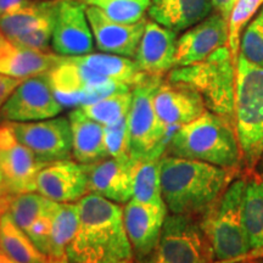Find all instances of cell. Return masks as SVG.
Returning <instances> with one entry per match:
<instances>
[{
  "instance_id": "8",
  "label": "cell",
  "mask_w": 263,
  "mask_h": 263,
  "mask_svg": "<svg viewBox=\"0 0 263 263\" xmlns=\"http://www.w3.org/2000/svg\"><path fill=\"white\" fill-rule=\"evenodd\" d=\"M215 252L200 221L168 213L155 250L139 263H215Z\"/></svg>"
},
{
  "instance_id": "33",
  "label": "cell",
  "mask_w": 263,
  "mask_h": 263,
  "mask_svg": "<svg viewBox=\"0 0 263 263\" xmlns=\"http://www.w3.org/2000/svg\"><path fill=\"white\" fill-rule=\"evenodd\" d=\"M239 54L252 64L263 67V8L244 29Z\"/></svg>"
},
{
  "instance_id": "44",
  "label": "cell",
  "mask_w": 263,
  "mask_h": 263,
  "mask_svg": "<svg viewBox=\"0 0 263 263\" xmlns=\"http://www.w3.org/2000/svg\"><path fill=\"white\" fill-rule=\"evenodd\" d=\"M8 41H9V39L6 38V35L4 34V33H3L2 29H0V49L4 47V44H5V43L8 42Z\"/></svg>"
},
{
  "instance_id": "30",
  "label": "cell",
  "mask_w": 263,
  "mask_h": 263,
  "mask_svg": "<svg viewBox=\"0 0 263 263\" xmlns=\"http://www.w3.org/2000/svg\"><path fill=\"white\" fill-rule=\"evenodd\" d=\"M132 89L121 90L107 95L97 103L81 106L82 111L91 120L97 121L103 126L112 124L121 118L128 116L132 105Z\"/></svg>"
},
{
  "instance_id": "39",
  "label": "cell",
  "mask_w": 263,
  "mask_h": 263,
  "mask_svg": "<svg viewBox=\"0 0 263 263\" xmlns=\"http://www.w3.org/2000/svg\"><path fill=\"white\" fill-rule=\"evenodd\" d=\"M213 9L216 12H219L223 17L229 20L230 12H232L233 8H234L238 0H211Z\"/></svg>"
},
{
  "instance_id": "3",
  "label": "cell",
  "mask_w": 263,
  "mask_h": 263,
  "mask_svg": "<svg viewBox=\"0 0 263 263\" xmlns=\"http://www.w3.org/2000/svg\"><path fill=\"white\" fill-rule=\"evenodd\" d=\"M164 155L201 161L238 172L244 167L234 121L211 111L177 129Z\"/></svg>"
},
{
  "instance_id": "23",
  "label": "cell",
  "mask_w": 263,
  "mask_h": 263,
  "mask_svg": "<svg viewBox=\"0 0 263 263\" xmlns=\"http://www.w3.org/2000/svg\"><path fill=\"white\" fill-rule=\"evenodd\" d=\"M0 250L16 263H51V259L16 224L9 210L0 219Z\"/></svg>"
},
{
  "instance_id": "31",
  "label": "cell",
  "mask_w": 263,
  "mask_h": 263,
  "mask_svg": "<svg viewBox=\"0 0 263 263\" xmlns=\"http://www.w3.org/2000/svg\"><path fill=\"white\" fill-rule=\"evenodd\" d=\"M84 4L97 6L118 24L134 25L145 20L151 0H81Z\"/></svg>"
},
{
  "instance_id": "13",
  "label": "cell",
  "mask_w": 263,
  "mask_h": 263,
  "mask_svg": "<svg viewBox=\"0 0 263 263\" xmlns=\"http://www.w3.org/2000/svg\"><path fill=\"white\" fill-rule=\"evenodd\" d=\"M154 104L160 122L172 133L207 111L201 95L193 87L166 77L157 88Z\"/></svg>"
},
{
  "instance_id": "40",
  "label": "cell",
  "mask_w": 263,
  "mask_h": 263,
  "mask_svg": "<svg viewBox=\"0 0 263 263\" xmlns=\"http://www.w3.org/2000/svg\"><path fill=\"white\" fill-rule=\"evenodd\" d=\"M11 197H12V195H10V194H5V195L0 196V219H2L3 213L9 210Z\"/></svg>"
},
{
  "instance_id": "10",
  "label": "cell",
  "mask_w": 263,
  "mask_h": 263,
  "mask_svg": "<svg viewBox=\"0 0 263 263\" xmlns=\"http://www.w3.org/2000/svg\"><path fill=\"white\" fill-rule=\"evenodd\" d=\"M62 110L64 106L55 97L45 73L20 83L0 107V120L5 122H34L57 117Z\"/></svg>"
},
{
  "instance_id": "41",
  "label": "cell",
  "mask_w": 263,
  "mask_h": 263,
  "mask_svg": "<svg viewBox=\"0 0 263 263\" xmlns=\"http://www.w3.org/2000/svg\"><path fill=\"white\" fill-rule=\"evenodd\" d=\"M256 173H257V176L259 177V178L263 179V154L261 156V159H259L257 166H256Z\"/></svg>"
},
{
  "instance_id": "46",
  "label": "cell",
  "mask_w": 263,
  "mask_h": 263,
  "mask_svg": "<svg viewBox=\"0 0 263 263\" xmlns=\"http://www.w3.org/2000/svg\"><path fill=\"white\" fill-rule=\"evenodd\" d=\"M215 263H219V262H215ZM233 263H248V262H233Z\"/></svg>"
},
{
  "instance_id": "29",
  "label": "cell",
  "mask_w": 263,
  "mask_h": 263,
  "mask_svg": "<svg viewBox=\"0 0 263 263\" xmlns=\"http://www.w3.org/2000/svg\"><path fill=\"white\" fill-rule=\"evenodd\" d=\"M57 202L51 201L38 192L12 195L9 211L20 228L27 233L37 219L54 210Z\"/></svg>"
},
{
  "instance_id": "22",
  "label": "cell",
  "mask_w": 263,
  "mask_h": 263,
  "mask_svg": "<svg viewBox=\"0 0 263 263\" xmlns=\"http://www.w3.org/2000/svg\"><path fill=\"white\" fill-rule=\"evenodd\" d=\"M60 59L55 52L35 50L8 41L0 49V73L27 80L48 73Z\"/></svg>"
},
{
  "instance_id": "28",
  "label": "cell",
  "mask_w": 263,
  "mask_h": 263,
  "mask_svg": "<svg viewBox=\"0 0 263 263\" xmlns=\"http://www.w3.org/2000/svg\"><path fill=\"white\" fill-rule=\"evenodd\" d=\"M161 161L159 159L138 160L133 178V196L138 202L161 205L163 202L161 192Z\"/></svg>"
},
{
  "instance_id": "24",
  "label": "cell",
  "mask_w": 263,
  "mask_h": 263,
  "mask_svg": "<svg viewBox=\"0 0 263 263\" xmlns=\"http://www.w3.org/2000/svg\"><path fill=\"white\" fill-rule=\"evenodd\" d=\"M59 0H33L12 14L0 16V29L9 41L55 18Z\"/></svg>"
},
{
  "instance_id": "36",
  "label": "cell",
  "mask_w": 263,
  "mask_h": 263,
  "mask_svg": "<svg viewBox=\"0 0 263 263\" xmlns=\"http://www.w3.org/2000/svg\"><path fill=\"white\" fill-rule=\"evenodd\" d=\"M52 211H54V210H52ZM52 211L41 217L39 219H37V221L33 223V226L29 228L28 232L26 233V234L29 236V239L33 241V244L37 246L43 254L47 255L48 257H49V250H50Z\"/></svg>"
},
{
  "instance_id": "17",
  "label": "cell",
  "mask_w": 263,
  "mask_h": 263,
  "mask_svg": "<svg viewBox=\"0 0 263 263\" xmlns=\"http://www.w3.org/2000/svg\"><path fill=\"white\" fill-rule=\"evenodd\" d=\"M138 160L133 157L116 159L107 156L90 164H84L89 182V193L111 201L127 203L133 196V178Z\"/></svg>"
},
{
  "instance_id": "34",
  "label": "cell",
  "mask_w": 263,
  "mask_h": 263,
  "mask_svg": "<svg viewBox=\"0 0 263 263\" xmlns=\"http://www.w3.org/2000/svg\"><path fill=\"white\" fill-rule=\"evenodd\" d=\"M105 143L108 156L116 159H128L130 155V132L128 116L112 124L105 126Z\"/></svg>"
},
{
  "instance_id": "43",
  "label": "cell",
  "mask_w": 263,
  "mask_h": 263,
  "mask_svg": "<svg viewBox=\"0 0 263 263\" xmlns=\"http://www.w3.org/2000/svg\"><path fill=\"white\" fill-rule=\"evenodd\" d=\"M51 263H70V262H67L66 259H51ZM118 263H138V262L134 258H132V259H126V261L118 262Z\"/></svg>"
},
{
  "instance_id": "27",
  "label": "cell",
  "mask_w": 263,
  "mask_h": 263,
  "mask_svg": "<svg viewBox=\"0 0 263 263\" xmlns=\"http://www.w3.org/2000/svg\"><path fill=\"white\" fill-rule=\"evenodd\" d=\"M78 226H80V210L77 202H58L51 215L49 258L65 259L66 249L73 240Z\"/></svg>"
},
{
  "instance_id": "12",
  "label": "cell",
  "mask_w": 263,
  "mask_h": 263,
  "mask_svg": "<svg viewBox=\"0 0 263 263\" xmlns=\"http://www.w3.org/2000/svg\"><path fill=\"white\" fill-rule=\"evenodd\" d=\"M94 48V35L81 0H59L51 49L60 57H81Z\"/></svg>"
},
{
  "instance_id": "1",
  "label": "cell",
  "mask_w": 263,
  "mask_h": 263,
  "mask_svg": "<svg viewBox=\"0 0 263 263\" xmlns=\"http://www.w3.org/2000/svg\"><path fill=\"white\" fill-rule=\"evenodd\" d=\"M77 205L80 226L66 249V261L118 263L134 258L120 203L89 193L77 201Z\"/></svg>"
},
{
  "instance_id": "2",
  "label": "cell",
  "mask_w": 263,
  "mask_h": 263,
  "mask_svg": "<svg viewBox=\"0 0 263 263\" xmlns=\"http://www.w3.org/2000/svg\"><path fill=\"white\" fill-rule=\"evenodd\" d=\"M238 171L196 160L163 155L161 192L171 213L201 219L218 202Z\"/></svg>"
},
{
  "instance_id": "47",
  "label": "cell",
  "mask_w": 263,
  "mask_h": 263,
  "mask_svg": "<svg viewBox=\"0 0 263 263\" xmlns=\"http://www.w3.org/2000/svg\"><path fill=\"white\" fill-rule=\"evenodd\" d=\"M2 195H5V193H3L2 190H0V196H2Z\"/></svg>"
},
{
  "instance_id": "5",
  "label": "cell",
  "mask_w": 263,
  "mask_h": 263,
  "mask_svg": "<svg viewBox=\"0 0 263 263\" xmlns=\"http://www.w3.org/2000/svg\"><path fill=\"white\" fill-rule=\"evenodd\" d=\"M246 183V177H236L218 202L200 219L211 242L216 262H240L251 254L244 222Z\"/></svg>"
},
{
  "instance_id": "19",
  "label": "cell",
  "mask_w": 263,
  "mask_h": 263,
  "mask_svg": "<svg viewBox=\"0 0 263 263\" xmlns=\"http://www.w3.org/2000/svg\"><path fill=\"white\" fill-rule=\"evenodd\" d=\"M177 33L155 21H146L134 61L144 73L164 76L174 68Z\"/></svg>"
},
{
  "instance_id": "37",
  "label": "cell",
  "mask_w": 263,
  "mask_h": 263,
  "mask_svg": "<svg viewBox=\"0 0 263 263\" xmlns=\"http://www.w3.org/2000/svg\"><path fill=\"white\" fill-rule=\"evenodd\" d=\"M22 81L24 80H18V78L0 73V107L4 105L5 101L10 98V95L14 93Z\"/></svg>"
},
{
  "instance_id": "7",
  "label": "cell",
  "mask_w": 263,
  "mask_h": 263,
  "mask_svg": "<svg viewBox=\"0 0 263 263\" xmlns=\"http://www.w3.org/2000/svg\"><path fill=\"white\" fill-rule=\"evenodd\" d=\"M164 76L143 73L132 87V105L128 114L130 155L136 160L159 159L166 153L172 132L166 129L156 115L154 98Z\"/></svg>"
},
{
  "instance_id": "32",
  "label": "cell",
  "mask_w": 263,
  "mask_h": 263,
  "mask_svg": "<svg viewBox=\"0 0 263 263\" xmlns=\"http://www.w3.org/2000/svg\"><path fill=\"white\" fill-rule=\"evenodd\" d=\"M262 4L263 0H238V3L230 12L228 20V48L235 64L239 57L240 39H241L242 29L249 24L250 20L257 12V10Z\"/></svg>"
},
{
  "instance_id": "38",
  "label": "cell",
  "mask_w": 263,
  "mask_h": 263,
  "mask_svg": "<svg viewBox=\"0 0 263 263\" xmlns=\"http://www.w3.org/2000/svg\"><path fill=\"white\" fill-rule=\"evenodd\" d=\"M33 0H0V16L12 14L25 6L31 4Z\"/></svg>"
},
{
  "instance_id": "14",
  "label": "cell",
  "mask_w": 263,
  "mask_h": 263,
  "mask_svg": "<svg viewBox=\"0 0 263 263\" xmlns=\"http://www.w3.org/2000/svg\"><path fill=\"white\" fill-rule=\"evenodd\" d=\"M228 20L212 12L201 22L186 29L177 41L174 67L201 62L213 52L228 45Z\"/></svg>"
},
{
  "instance_id": "9",
  "label": "cell",
  "mask_w": 263,
  "mask_h": 263,
  "mask_svg": "<svg viewBox=\"0 0 263 263\" xmlns=\"http://www.w3.org/2000/svg\"><path fill=\"white\" fill-rule=\"evenodd\" d=\"M15 136L39 162L71 160L72 132L68 117L57 116L34 122H8Z\"/></svg>"
},
{
  "instance_id": "26",
  "label": "cell",
  "mask_w": 263,
  "mask_h": 263,
  "mask_svg": "<svg viewBox=\"0 0 263 263\" xmlns=\"http://www.w3.org/2000/svg\"><path fill=\"white\" fill-rule=\"evenodd\" d=\"M244 222L251 254L263 256V179L250 177L244 197Z\"/></svg>"
},
{
  "instance_id": "45",
  "label": "cell",
  "mask_w": 263,
  "mask_h": 263,
  "mask_svg": "<svg viewBox=\"0 0 263 263\" xmlns=\"http://www.w3.org/2000/svg\"><path fill=\"white\" fill-rule=\"evenodd\" d=\"M0 190H2L3 193L8 194V193L5 192V189H4V183H3V177H2V171H0Z\"/></svg>"
},
{
  "instance_id": "21",
  "label": "cell",
  "mask_w": 263,
  "mask_h": 263,
  "mask_svg": "<svg viewBox=\"0 0 263 263\" xmlns=\"http://www.w3.org/2000/svg\"><path fill=\"white\" fill-rule=\"evenodd\" d=\"M72 132V156L81 164H90L108 156L105 143V126L74 107L68 114Z\"/></svg>"
},
{
  "instance_id": "6",
  "label": "cell",
  "mask_w": 263,
  "mask_h": 263,
  "mask_svg": "<svg viewBox=\"0 0 263 263\" xmlns=\"http://www.w3.org/2000/svg\"><path fill=\"white\" fill-rule=\"evenodd\" d=\"M166 78L193 87L201 95L207 111L234 121L236 64L228 45L201 62L172 68Z\"/></svg>"
},
{
  "instance_id": "16",
  "label": "cell",
  "mask_w": 263,
  "mask_h": 263,
  "mask_svg": "<svg viewBox=\"0 0 263 263\" xmlns=\"http://www.w3.org/2000/svg\"><path fill=\"white\" fill-rule=\"evenodd\" d=\"M35 192L54 202H77L89 194L84 164L62 160L45 164L35 179Z\"/></svg>"
},
{
  "instance_id": "25",
  "label": "cell",
  "mask_w": 263,
  "mask_h": 263,
  "mask_svg": "<svg viewBox=\"0 0 263 263\" xmlns=\"http://www.w3.org/2000/svg\"><path fill=\"white\" fill-rule=\"evenodd\" d=\"M74 58L95 73L103 76L110 81L120 82V83L132 85V87L144 73L139 70L136 61L130 60V58L121 57V55L107 54V52H89V54Z\"/></svg>"
},
{
  "instance_id": "11",
  "label": "cell",
  "mask_w": 263,
  "mask_h": 263,
  "mask_svg": "<svg viewBox=\"0 0 263 263\" xmlns=\"http://www.w3.org/2000/svg\"><path fill=\"white\" fill-rule=\"evenodd\" d=\"M45 163L39 162L32 151L16 138L5 121L0 122V171L5 192L17 195L35 192V179Z\"/></svg>"
},
{
  "instance_id": "42",
  "label": "cell",
  "mask_w": 263,
  "mask_h": 263,
  "mask_svg": "<svg viewBox=\"0 0 263 263\" xmlns=\"http://www.w3.org/2000/svg\"><path fill=\"white\" fill-rule=\"evenodd\" d=\"M0 263H16L14 259H11L8 255L4 254V252L0 250Z\"/></svg>"
},
{
  "instance_id": "15",
  "label": "cell",
  "mask_w": 263,
  "mask_h": 263,
  "mask_svg": "<svg viewBox=\"0 0 263 263\" xmlns=\"http://www.w3.org/2000/svg\"><path fill=\"white\" fill-rule=\"evenodd\" d=\"M168 210L164 203L138 202L129 200L123 206V222L133 257L139 263L156 248Z\"/></svg>"
},
{
  "instance_id": "20",
  "label": "cell",
  "mask_w": 263,
  "mask_h": 263,
  "mask_svg": "<svg viewBox=\"0 0 263 263\" xmlns=\"http://www.w3.org/2000/svg\"><path fill=\"white\" fill-rule=\"evenodd\" d=\"M212 11L211 0H151L147 15L156 24L179 33L201 22Z\"/></svg>"
},
{
  "instance_id": "48",
  "label": "cell",
  "mask_w": 263,
  "mask_h": 263,
  "mask_svg": "<svg viewBox=\"0 0 263 263\" xmlns=\"http://www.w3.org/2000/svg\"><path fill=\"white\" fill-rule=\"evenodd\" d=\"M262 263H263V261H262Z\"/></svg>"
},
{
  "instance_id": "4",
  "label": "cell",
  "mask_w": 263,
  "mask_h": 263,
  "mask_svg": "<svg viewBox=\"0 0 263 263\" xmlns=\"http://www.w3.org/2000/svg\"><path fill=\"white\" fill-rule=\"evenodd\" d=\"M234 124L244 170L252 173L263 154V67L239 54Z\"/></svg>"
},
{
  "instance_id": "35",
  "label": "cell",
  "mask_w": 263,
  "mask_h": 263,
  "mask_svg": "<svg viewBox=\"0 0 263 263\" xmlns=\"http://www.w3.org/2000/svg\"><path fill=\"white\" fill-rule=\"evenodd\" d=\"M55 18L12 39V43L41 51H50Z\"/></svg>"
},
{
  "instance_id": "18",
  "label": "cell",
  "mask_w": 263,
  "mask_h": 263,
  "mask_svg": "<svg viewBox=\"0 0 263 263\" xmlns=\"http://www.w3.org/2000/svg\"><path fill=\"white\" fill-rule=\"evenodd\" d=\"M84 5L95 45L99 50L134 59L141 35L145 29L146 20L134 25L118 24L108 18L97 6Z\"/></svg>"
}]
</instances>
